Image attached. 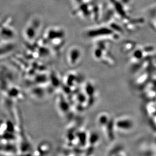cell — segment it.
Returning <instances> with one entry per match:
<instances>
[{
	"label": "cell",
	"mask_w": 156,
	"mask_h": 156,
	"mask_svg": "<svg viewBox=\"0 0 156 156\" xmlns=\"http://www.w3.org/2000/svg\"><path fill=\"white\" fill-rule=\"evenodd\" d=\"M115 123L118 129L121 130V131H129L133 127V122L129 117L119 118Z\"/></svg>",
	"instance_id": "6da1fadb"
},
{
	"label": "cell",
	"mask_w": 156,
	"mask_h": 156,
	"mask_svg": "<svg viewBox=\"0 0 156 156\" xmlns=\"http://www.w3.org/2000/svg\"><path fill=\"white\" fill-rule=\"evenodd\" d=\"M81 60V54L78 51H71L67 56L68 65L72 67H74L80 64Z\"/></svg>",
	"instance_id": "7a4b0ae2"
}]
</instances>
